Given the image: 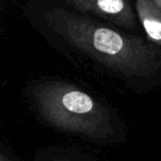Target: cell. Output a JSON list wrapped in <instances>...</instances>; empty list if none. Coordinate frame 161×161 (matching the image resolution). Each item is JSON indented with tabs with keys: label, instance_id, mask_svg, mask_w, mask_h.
Returning a JSON list of instances; mask_svg holds the SVG:
<instances>
[{
	"label": "cell",
	"instance_id": "3957f363",
	"mask_svg": "<svg viewBox=\"0 0 161 161\" xmlns=\"http://www.w3.org/2000/svg\"><path fill=\"white\" fill-rule=\"evenodd\" d=\"M81 12L90 13L124 28L134 29L136 18L129 0H69Z\"/></svg>",
	"mask_w": 161,
	"mask_h": 161
},
{
	"label": "cell",
	"instance_id": "7a4b0ae2",
	"mask_svg": "<svg viewBox=\"0 0 161 161\" xmlns=\"http://www.w3.org/2000/svg\"><path fill=\"white\" fill-rule=\"evenodd\" d=\"M31 97L43 121L62 133L100 142L119 136L108 108L71 83L40 82L32 88Z\"/></svg>",
	"mask_w": 161,
	"mask_h": 161
},
{
	"label": "cell",
	"instance_id": "8992f818",
	"mask_svg": "<svg viewBox=\"0 0 161 161\" xmlns=\"http://www.w3.org/2000/svg\"><path fill=\"white\" fill-rule=\"evenodd\" d=\"M43 161H76V160H71L68 159V158H59V157H53V158H46Z\"/></svg>",
	"mask_w": 161,
	"mask_h": 161
},
{
	"label": "cell",
	"instance_id": "6da1fadb",
	"mask_svg": "<svg viewBox=\"0 0 161 161\" xmlns=\"http://www.w3.org/2000/svg\"><path fill=\"white\" fill-rule=\"evenodd\" d=\"M45 20L56 34L119 78L133 82L161 78V51L155 44L60 8L47 11Z\"/></svg>",
	"mask_w": 161,
	"mask_h": 161
},
{
	"label": "cell",
	"instance_id": "52a82bcc",
	"mask_svg": "<svg viewBox=\"0 0 161 161\" xmlns=\"http://www.w3.org/2000/svg\"><path fill=\"white\" fill-rule=\"evenodd\" d=\"M150 1L153 2V3L155 4L158 9H160L161 10V0H150Z\"/></svg>",
	"mask_w": 161,
	"mask_h": 161
},
{
	"label": "cell",
	"instance_id": "5b68a950",
	"mask_svg": "<svg viewBox=\"0 0 161 161\" xmlns=\"http://www.w3.org/2000/svg\"><path fill=\"white\" fill-rule=\"evenodd\" d=\"M0 161H15V160L12 159L6 151H3L0 148Z\"/></svg>",
	"mask_w": 161,
	"mask_h": 161
},
{
	"label": "cell",
	"instance_id": "277c9868",
	"mask_svg": "<svg viewBox=\"0 0 161 161\" xmlns=\"http://www.w3.org/2000/svg\"><path fill=\"white\" fill-rule=\"evenodd\" d=\"M135 8L148 37L153 43L161 45V10L150 0H137Z\"/></svg>",
	"mask_w": 161,
	"mask_h": 161
}]
</instances>
